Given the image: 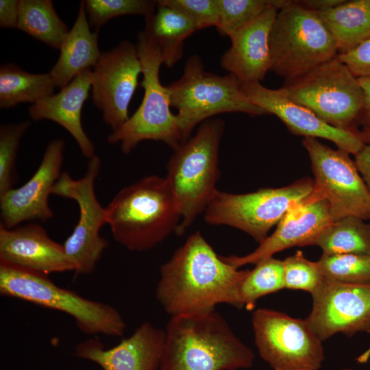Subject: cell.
I'll use <instances>...</instances> for the list:
<instances>
[{"label":"cell","instance_id":"74e56055","mask_svg":"<svg viewBox=\"0 0 370 370\" xmlns=\"http://www.w3.org/2000/svg\"><path fill=\"white\" fill-rule=\"evenodd\" d=\"M354 162L370 193V145H365L355 156Z\"/></svg>","mask_w":370,"mask_h":370},{"label":"cell","instance_id":"9c48e42d","mask_svg":"<svg viewBox=\"0 0 370 370\" xmlns=\"http://www.w3.org/2000/svg\"><path fill=\"white\" fill-rule=\"evenodd\" d=\"M281 90L334 127L356 131L364 109V94L358 77L337 56L294 79Z\"/></svg>","mask_w":370,"mask_h":370},{"label":"cell","instance_id":"4316f807","mask_svg":"<svg viewBox=\"0 0 370 370\" xmlns=\"http://www.w3.org/2000/svg\"><path fill=\"white\" fill-rule=\"evenodd\" d=\"M17 28L57 49L70 30L51 0H20Z\"/></svg>","mask_w":370,"mask_h":370},{"label":"cell","instance_id":"8d00e7d4","mask_svg":"<svg viewBox=\"0 0 370 370\" xmlns=\"http://www.w3.org/2000/svg\"><path fill=\"white\" fill-rule=\"evenodd\" d=\"M20 0H0V27L17 28Z\"/></svg>","mask_w":370,"mask_h":370},{"label":"cell","instance_id":"484cf974","mask_svg":"<svg viewBox=\"0 0 370 370\" xmlns=\"http://www.w3.org/2000/svg\"><path fill=\"white\" fill-rule=\"evenodd\" d=\"M56 88L49 73H32L13 64L0 67V108L21 103H36L53 94Z\"/></svg>","mask_w":370,"mask_h":370},{"label":"cell","instance_id":"603a6c76","mask_svg":"<svg viewBox=\"0 0 370 370\" xmlns=\"http://www.w3.org/2000/svg\"><path fill=\"white\" fill-rule=\"evenodd\" d=\"M60 56L49 73L56 88L68 85L77 75L94 67L101 52L98 33L90 31L84 1H81L77 16L60 48Z\"/></svg>","mask_w":370,"mask_h":370},{"label":"cell","instance_id":"52a82bcc","mask_svg":"<svg viewBox=\"0 0 370 370\" xmlns=\"http://www.w3.org/2000/svg\"><path fill=\"white\" fill-rule=\"evenodd\" d=\"M142 66L144 96L136 111L108 137L112 144L120 143L122 152L130 153L143 140L162 141L173 150L184 143L177 118L171 110L169 93L160 80L163 64L157 44L143 31L136 44Z\"/></svg>","mask_w":370,"mask_h":370},{"label":"cell","instance_id":"ab89813d","mask_svg":"<svg viewBox=\"0 0 370 370\" xmlns=\"http://www.w3.org/2000/svg\"><path fill=\"white\" fill-rule=\"evenodd\" d=\"M302 6L314 12L325 10L343 3L344 0H301L296 1Z\"/></svg>","mask_w":370,"mask_h":370},{"label":"cell","instance_id":"b9f144b4","mask_svg":"<svg viewBox=\"0 0 370 370\" xmlns=\"http://www.w3.org/2000/svg\"><path fill=\"white\" fill-rule=\"evenodd\" d=\"M370 356V349L369 350L366 351L363 354L360 356L357 360L358 362L363 363L367 362V360L369 359Z\"/></svg>","mask_w":370,"mask_h":370},{"label":"cell","instance_id":"7bdbcfd3","mask_svg":"<svg viewBox=\"0 0 370 370\" xmlns=\"http://www.w3.org/2000/svg\"><path fill=\"white\" fill-rule=\"evenodd\" d=\"M343 370H354L353 369H349V368H346V369H344Z\"/></svg>","mask_w":370,"mask_h":370},{"label":"cell","instance_id":"ffe728a7","mask_svg":"<svg viewBox=\"0 0 370 370\" xmlns=\"http://www.w3.org/2000/svg\"><path fill=\"white\" fill-rule=\"evenodd\" d=\"M0 260L47 276L75 269L63 245L36 223L10 229L0 225Z\"/></svg>","mask_w":370,"mask_h":370},{"label":"cell","instance_id":"d590c367","mask_svg":"<svg viewBox=\"0 0 370 370\" xmlns=\"http://www.w3.org/2000/svg\"><path fill=\"white\" fill-rule=\"evenodd\" d=\"M337 58L356 77H370V38Z\"/></svg>","mask_w":370,"mask_h":370},{"label":"cell","instance_id":"2e32d148","mask_svg":"<svg viewBox=\"0 0 370 370\" xmlns=\"http://www.w3.org/2000/svg\"><path fill=\"white\" fill-rule=\"evenodd\" d=\"M64 147L62 138L51 140L31 178L21 187L0 195L1 225L10 229L25 221L53 217L49 197L62 173Z\"/></svg>","mask_w":370,"mask_h":370},{"label":"cell","instance_id":"6da1fadb","mask_svg":"<svg viewBox=\"0 0 370 370\" xmlns=\"http://www.w3.org/2000/svg\"><path fill=\"white\" fill-rule=\"evenodd\" d=\"M247 271L225 261L197 231L160 267L156 297L171 317L214 310L219 304L235 306Z\"/></svg>","mask_w":370,"mask_h":370},{"label":"cell","instance_id":"7a4b0ae2","mask_svg":"<svg viewBox=\"0 0 370 370\" xmlns=\"http://www.w3.org/2000/svg\"><path fill=\"white\" fill-rule=\"evenodd\" d=\"M160 370H237L252 367L253 352L215 309L171 317Z\"/></svg>","mask_w":370,"mask_h":370},{"label":"cell","instance_id":"30bf717a","mask_svg":"<svg viewBox=\"0 0 370 370\" xmlns=\"http://www.w3.org/2000/svg\"><path fill=\"white\" fill-rule=\"evenodd\" d=\"M313 188L314 180L307 177L286 186L244 194L217 190L204 212V220L210 225L239 229L260 244L288 209L309 196Z\"/></svg>","mask_w":370,"mask_h":370},{"label":"cell","instance_id":"d6a6232c","mask_svg":"<svg viewBox=\"0 0 370 370\" xmlns=\"http://www.w3.org/2000/svg\"><path fill=\"white\" fill-rule=\"evenodd\" d=\"M29 126V121L1 125L0 195L12 189L17 180L16 160L19 143Z\"/></svg>","mask_w":370,"mask_h":370},{"label":"cell","instance_id":"3957f363","mask_svg":"<svg viewBox=\"0 0 370 370\" xmlns=\"http://www.w3.org/2000/svg\"><path fill=\"white\" fill-rule=\"evenodd\" d=\"M106 208L114 239L132 251L156 247L176 232L181 220L168 181L156 175L121 189Z\"/></svg>","mask_w":370,"mask_h":370},{"label":"cell","instance_id":"9a60e30c","mask_svg":"<svg viewBox=\"0 0 370 370\" xmlns=\"http://www.w3.org/2000/svg\"><path fill=\"white\" fill-rule=\"evenodd\" d=\"M312 308L305 320L322 341L336 333L370 334V284H354L324 278L312 293Z\"/></svg>","mask_w":370,"mask_h":370},{"label":"cell","instance_id":"d6986e66","mask_svg":"<svg viewBox=\"0 0 370 370\" xmlns=\"http://www.w3.org/2000/svg\"><path fill=\"white\" fill-rule=\"evenodd\" d=\"M164 340V330L145 321L112 348L90 338L75 345L74 355L103 370H160Z\"/></svg>","mask_w":370,"mask_h":370},{"label":"cell","instance_id":"836d02e7","mask_svg":"<svg viewBox=\"0 0 370 370\" xmlns=\"http://www.w3.org/2000/svg\"><path fill=\"white\" fill-rule=\"evenodd\" d=\"M283 262L284 288L301 290L312 294L325 278L317 262L308 260L300 251Z\"/></svg>","mask_w":370,"mask_h":370},{"label":"cell","instance_id":"ba28073f","mask_svg":"<svg viewBox=\"0 0 370 370\" xmlns=\"http://www.w3.org/2000/svg\"><path fill=\"white\" fill-rule=\"evenodd\" d=\"M270 71L294 79L335 58L337 49L317 12L290 1L275 16L270 35Z\"/></svg>","mask_w":370,"mask_h":370},{"label":"cell","instance_id":"44dd1931","mask_svg":"<svg viewBox=\"0 0 370 370\" xmlns=\"http://www.w3.org/2000/svg\"><path fill=\"white\" fill-rule=\"evenodd\" d=\"M288 2L273 0L260 15L230 37L231 47L221 58L224 70L242 83L264 78L271 69L270 32L278 10Z\"/></svg>","mask_w":370,"mask_h":370},{"label":"cell","instance_id":"7402d4cb","mask_svg":"<svg viewBox=\"0 0 370 370\" xmlns=\"http://www.w3.org/2000/svg\"><path fill=\"white\" fill-rule=\"evenodd\" d=\"M92 70L77 75L57 94L48 96L29 108L34 121L47 119L64 127L75 139L82 155L88 160L95 154V147L82 127V109L91 89Z\"/></svg>","mask_w":370,"mask_h":370},{"label":"cell","instance_id":"f1b7e54d","mask_svg":"<svg viewBox=\"0 0 370 370\" xmlns=\"http://www.w3.org/2000/svg\"><path fill=\"white\" fill-rule=\"evenodd\" d=\"M284 288V262L273 256L258 262L239 283L235 307L252 309L256 301Z\"/></svg>","mask_w":370,"mask_h":370},{"label":"cell","instance_id":"7c38bea8","mask_svg":"<svg viewBox=\"0 0 370 370\" xmlns=\"http://www.w3.org/2000/svg\"><path fill=\"white\" fill-rule=\"evenodd\" d=\"M255 343L274 370H319L324 360L322 341L305 319L259 308L252 313Z\"/></svg>","mask_w":370,"mask_h":370},{"label":"cell","instance_id":"e575fe53","mask_svg":"<svg viewBox=\"0 0 370 370\" xmlns=\"http://www.w3.org/2000/svg\"><path fill=\"white\" fill-rule=\"evenodd\" d=\"M156 3L181 12L193 23L197 30L216 27L218 23L217 0H158Z\"/></svg>","mask_w":370,"mask_h":370},{"label":"cell","instance_id":"ac0fdd59","mask_svg":"<svg viewBox=\"0 0 370 370\" xmlns=\"http://www.w3.org/2000/svg\"><path fill=\"white\" fill-rule=\"evenodd\" d=\"M332 222L328 202L325 199L313 200L309 195L288 209L274 232L254 251L243 256L221 257L237 269L248 264H256L290 247L314 245L320 234Z\"/></svg>","mask_w":370,"mask_h":370},{"label":"cell","instance_id":"8fae6325","mask_svg":"<svg viewBox=\"0 0 370 370\" xmlns=\"http://www.w3.org/2000/svg\"><path fill=\"white\" fill-rule=\"evenodd\" d=\"M302 145L314 175L310 197L328 202L333 222L347 216L370 219V193L349 153L312 137L305 138Z\"/></svg>","mask_w":370,"mask_h":370},{"label":"cell","instance_id":"83f0119b","mask_svg":"<svg viewBox=\"0 0 370 370\" xmlns=\"http://www.w3.org/2000/svg\"><path fill=\"white\" fill-rule=\"evenodd\" d=\"M314 245L323 255L370 254V223L347 216L332 222L319 236Z\"/></svg>","mask_w":370,"mask_h":370},{"label":"cell","instance_id":"d4e9b609","mask_svg":"<svg viewBox=\"0 0 370 370\" xmlns=\"http://www.w3.org/2000/svg\"><path fill=\"white\" fill-rule=\"evenodd\" d=\"M145 18L143 32L158 46L163 64L172 68L182 58L184 41L195 27L181 12L157 3L156 11Z\"/></svg>","mask_w":370,"mask_h":370},{"label":"cell","instance_id":"4dcf8cb0","mask_svg":"<svg viewBox=\"0 0 370 370\" xmlns=\"http://www.w3.org/2000/svg\"><path fill=\"white\" fill-rule=\"evenodd\" d=\"M85 8L90 27L98 33L110 19L124 15L153 14L156 1L150 0H86Z\"/></svg>","mask_w":370,"mask_h":370},{"label":"cell","instance_id":"5bb4252c","mask_svg":"<svg viewBox=\"0 0 370 370\" xmlns=\"http://www.w3.org/2000/svg\"><path fill=\"white\" fill-rule=\"evenodd\" d=\"M140 73L137 46L129 40L101 52L93 67L91 98L112 132L129 119L128 108Z\"/></svg>","mask_w":370,"mask_h":370},{"label":"cell","instance_id":"5b68a950","mask_svg":"<svg viewBox=\"0 0 370 370\" xmlns=\"http://www.w3.org/2000/svg\"><path fill=\"white\" fill-rule=\"evenodd\" d=\"M184 143L195 126L219 114L242 112L251 116L267 114L254 104L244 92L242 82L234 75H219L207 71L197 55L189 57L183 74L166 86Z\"/></svg>","mask_w":370,"mask_h":370},{"label":"cell","instance_id":"60d3db41","mask_svg":"<svg viewBox=\"0 0 370 370\" xmlns=\"http://www.w3.org/2000/svg\"><path fill=\"white\" fill-rule=\"evenodd\" d=\"M358 136L366 145H370V128H363L357 131Z\"/></svg>","mask_w":370,"mask_h":370},{"label":"cell","instance_id":"277c9868","mask_svg":"<svg viewBox=\"0 0 370 370\" xmlns=\"http://www.w3.org/2000/svg\"><path fill=\"white\" fill-rule=\"evenodd\" d=\"M225 122L210 119L195 135L173 150L168 160L166 179L177 200L181 220L175 234H183L204 212L217 188L219 150Z\"/></svg>","mask_w":370,"mask_h":370},{"label":"cell","instance_id":"8992f818","mask_svg":"<svg viewBox=\"0 0 370 370\" xmlns=\"http://www.w3.org/2000/svg\"><path fill=\"white\" fill-rule=\"evenodd\" d=\"M0 294L71 316L78 329L88 335L121 336L125 323L111 305L86 299L61 288L47 275L0 260Z\"/></svg>","mask_w":370,"mask_h":370},{"label":"cell","instance_id":"f35d334b","mask_svg":"<svg viewBox=\"0 0 370 370\" xmlns=\"http://www.w3.org/2000/svg\"><path fill=\"white\" fill-rule=\"evenodd\" d=\"M364 94V109L360 123L363 128H370V77H358Z\"/></svg>","mask_w":370,"mask_h":370},{"label":"cell","instance_id":"cb8c5ba5","mask_svg":"<svg viewBox=\"0 0 370 370\" xmlns=\"http://www.w3.org/2000/svg\"><path fill=\"white\" fill-rule=\"evenodd\" d=\"M316 12L333 38L338 54L354 49L370 38V0L345 1Z\"/></svg>","mask_w":370,"mask_h":370},{"label":"cell","instance_id":"4fadbf2b","mask_svg":"<svg viewBox=\"0 0 370 370\" xmlns=\"http://www.w3.org/2000/svg\"><path fill=\"white\" fill-rule=\"evenodd\" d=\"M101 161L98 156L88 160L85 175L75 180L68 172L61 173L52 194L75 200L79 209V221L62 244L67 256L75 266L76 275H89L96 269L108 242L99 231L108 222L106 208L95 193V182Z\"/></svg>","mask_w":370,"mask_h":370},{"label":"cell","instance_id":"f546056e","mask_svg":"<svg viewBox=\"0 0 370 370\" xmlns=\"http://www.w3.org/2000/svg\"><path fill=\"white\" fill-rule=\"evenodd\" d=\"M317 263L325 278L348 284H370V254H322Z\"/></svg>","mask_w":370,"mask_h":370},{"label":"cell","instance_id":"e0dca14e","mask_svg":"<svg viewBox=\"0 0 370 370\" xmlns=\"http://www.w3.org/2000/svg\"><path fill=\"white\" fill-rule=\"evenodd\" d=\"M242 88L254 104L267 114L278 116L295 135L327 139L339 149L354 156L365 145L358 130H345L330 125L311 110L290 99L281 88L270 89L260 82L242 83Z\"/></svg>","mask_w":370,"mask_h":370},{"label":"cell","instance_id":"1f68e13d","mask_svg":"<svg viewBox=\"0 0 370 370\" xmlns=\"http://www.w3.org/2000/svg\"><path fill=\"white\" fill-rule=\"evenodd\" d=\"M272 2L273 0H217V32L221 36L230 38L260 15Z\"/></svg>","mask_w":370,"mask_h":370}]
</instances>
